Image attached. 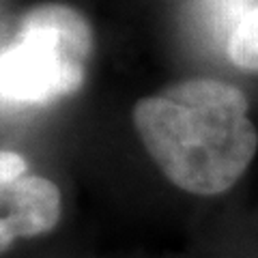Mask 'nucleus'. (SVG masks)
I'll return each mask as SVG.
<instances>
[{
	"instance_id": "nucleus-2",
	"label": "nucleus",
	"mask_w": 258,
	"mask_h": 258,
	"mask_svg": "<svg viewBox=\"0 0 258 258\" xmlns=\"http://www.w3.org/2000/svg\"><path fill=\"white\" fill-rule=\"evenodd\" d=\"M93 50L82 13L64 5H39L20 24L13 43L0 52V97L45 103L76 93Z\"/></svg>"
},
{
	"instance_id": "nucleus-5",
	"label": "nucleus",
	"mask_w": 258,
	"mask_h": 258,
	"mask_svg": "<svg viewBox=\"0 0 258 258\" xmlns=\"http://www.w3.org/2000/svg\"><path fill=\"white\" fill-rule=\"evenodd\" d=\"M226 54L239 69L258 71V5L249 7L239 20L226 45Z\"/></svg>"
},
{
	"instance_id": "nucleus-1",
	"label": "nucleus",
	"mask_w": 258,
	"mask_h": 258,
	"mask_svg": "<svg viewBox=\"0 0 258 258\" xmlns=\"http://www.w3.org/2000/svg\"><path fill=\"white\" fill-rule=\"evenodd\" d=\"M134 125L159 170L198 196L230 189L258 151L245 93L213 78L185 80L144 97L134 108Z\"/></svg>"
},
{
	"instance_id": "nucleus-6",
	"label": "nucleus",
	"mask_w": 258,
	"mask_h": 258,
	"mask_svg": "<svg viewBox=\"0 0 258 258\" xmlns=\"http://www.w3.org/2000/svg\"><path fill=\"white\" fill-rule=\"evenodd\" d=\"M26 172V159L15 151H0V211L9 198V191Z\"/></svg>"
},
{
	"instance_id": "nucleus-7",
	"label": "nucleus",
	"mask_w": 258,
	"mask_h": 258,
	"mask_svg": "<svg viewBox=\"0 0 258 258\" xmlns=\"http://www.w3.org/2000/svg\"><path fill=\"white\" fill-rule=\"evenodd\" d=\"M15 243V235H13V230L9 228V224L0 220V254L7 252L11 245Z\"/></svg>"
},
{
	"instance_id": "nucleus-3",
	"label": "nucleus",
	"mask_w": 258,
	"mask_h": 258,
	"mask_svg": "<svg viewBox=\"0 0 258 258\" xmlns=\"http://www.w3.org/2000/svg\"><path fill=\"white\" fill-rule=\"evenodd\" d=\"M60 191L50 179L24 174L11 187L0 220L9 224L15 239H28L50 232L60 220Z\"/></svg>"
},
{
	"instance_id": "nucleus-4",
	"label": "nucleus",
	"mask_w": 258,
	"mask_h": 258,
	"mask_svg": "<svg viewBox=\"0 0 258 258\" xmlns=\"http://www.w3.org/2000/svg\"><path fill=\"white\" fill-rule=\"evenodd\" d=\"M249 9L245 0H196L194 5V24L207 41H220L224 37L226 45L237 28L239 20Z\"/></svg>"
}]
</instances>
